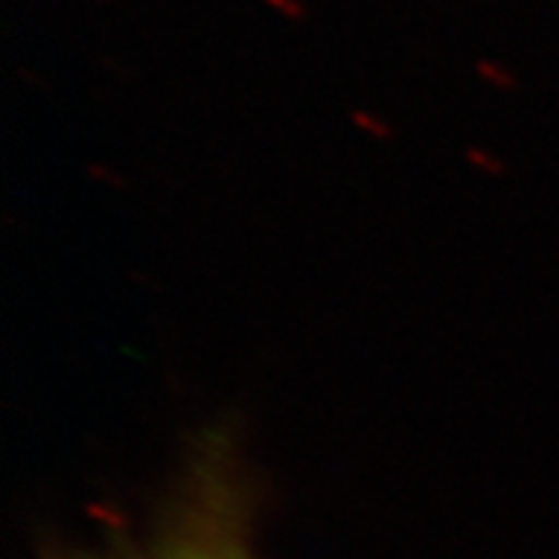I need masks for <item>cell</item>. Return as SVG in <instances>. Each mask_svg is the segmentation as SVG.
<instances>
[{
	"instance_id": "6da1fadb",
	"label": "cell",
	"mask_w": 559,
	"mask_h": 559,
	"mask_svg": "<svg viewBox=\"0 0 559 559\" xmlns=\"http://www.w3.org/2000/svg\"><path fill=\"white\" fill-rule=\"evenodd\" d=\"M83 559H254L249 502L226 442H209L146 537Z\"/></svg>"
}]
</instances>
